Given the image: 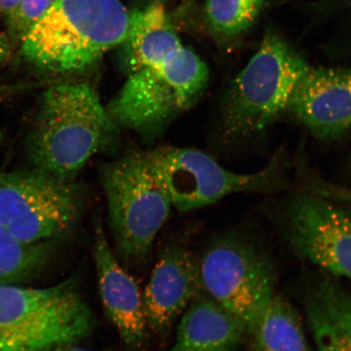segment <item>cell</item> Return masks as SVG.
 <instances>
[{
    "label": "cell",
    "instance_id": "cell-24",
    "mask_svg": "<svg viewBox=\"0 0 351 351\" xmlns=\"http://www.w3.org/2000/svg\"><path fill=\"white\" fill-rule=\"evenodd\" d=\"M77 343H69L56 346V348L49 351H91L85 348H82L76 345Z\"/></svg>",
    "mask_w": 351,
    "mask_h": 351
},
{
    "label": "cell",
    "instance_id": "cell-6",
    "mask_svg": "<svg viewBox=\"0 0 351 351\" xmlns=\"http://www.w3.org/2000/svg\"><path fill=\"white\" fill-rule=\"evenodd\" d=\"M101 181L118 252L125 261L143 260L173 208L146 153L124 156L105 165Z\"/></svg>",
    "mask_w": 351,
    "mask_h": 351
},
{
    "label": "cell",
    "instance_id": "cell-25",
    "mask_svg": "<svg viewBox=\"0 0 351 351\" xmlns=\"http://www.w3.org/2000/svg\"><path fill=\"white\" fill-rule=\"evenodd\" d=\"M0 91H1V88H0Z\"/></svg>",
    "mask_w": 351,
    "mask_h": 351
},
{
    "label": "cell",
    "instance_id": "cell-16",
    "mask_svg": "<svg viewBox=\"0 0 351 351\" xmlns=\"http://www.w3.org/2000/svg\"><path fill=\"white\" fill-rule=\"evenodd\" d=\"M182 43L164 4L154 2L133 12L128 38L121 46L127 73L143 66L160 62Z\"/></svg>",
    "mask_w": 351,
    "mask_h": 351
},
{
    "label": "cell",
    "instance_id": "cell-17",
    "mask_svg": "<svg viewBox=\"0 0 351 351\" xmlns=\"http://www.w3.org/2000/svg\"><path fill=\"white\" fill-rule=\"evenodd\" d=\"M250 351H313L300 315L276 293L249 332Z\"/></svg>",
    "mask_w": 351,
    "mask_h": 351
},
{
    "label": "cell",
    "instance_id": "cell-19",
    "mask_svg": "<svg viewBox=\"0 0 351 351\" xmlns=\"http://www.w3.org/2000/svg\"><path fill=\"white\" fill-rule=\"evenodd\" d=\"M265 3L266 0H207L206 20L219 36L234 37L251 27Z\"/></svg>",
    "mask_w": 351,
    "mask_h": 351
},
{
    "label": "cell",
    "instance_id": "cell-10",
    "mask_svg": "<svg viewBox=\"0 0 351 351\" xmlns=\"http://www.w3.org/2000/svg\"><path fill=\"white\" fill-rule=\"evenodd\" d=\"M280 223L287 243L302 260L336 278L351 280V210L314 194L287 197Z\"/></svg>",
    "mask_w": 351,
    "mask_h": 351
},
{
    "label": "cell",
    "instance_id": "cell-11",
    "mask_svg": "<svg viewBox=\"0 0 351 351\" xmlns=\"http://www.w3.org/2000/svg\"><path fill=\"white\" fill-rule=\"evenodd\" d=\"M287 111L322 139L351 128V69H311L298 82Z\"/></svg>",
    "mask_w": 351,
    "mask_h": 351
},
{
    "label": "cell",
    "instance_id": "cell-1",
    "mask_svg": "<svg viewBox=\"0 0 351 351\" xmlns=\"http://www.w3.org/2000/svg\"><path fill=\"white\" fill-rule=\"evenodd\" d=\"M132 19L121 0H56L21 39L22 55L46 73L85 72L125 42Z\"/></svg>",
    "mask_w": 351,
    "mask_h": 351
},
{
    "label": "cell",
    "instance_id": "cell-13",
    "mask_svg": "<svg viewBox=\"0 0 351 351\" xmlns=\"http://www.w3.org/2000/svg\"><path fill=\"white\" fill-rule=\"evenodd\" d=\"M93 254L105 313L123 342L138 349L143 344L147 327L143 295L133 276L117 261L99 226L95 232Z\"/></svg>",
    "mask_w": 351,
    "mask_h": 351
},
{
    "label": "cell",
    "instance_id": "cell-12",
    "mask_svg": "<svg viewBox=\"0 0 351 351\" xmlns=\"http://www.w3.org/2000/svg\"><path fill=\"white\" fill-rule=\"evenodd\" d=\"M201 291L199 263L194 256L182 245L167 247L143 295L147 326L164 333Z\"/></svg>",
    "mask_w": 351,
    "mask_h": 351
},
{
    "label": "cell",
    "instance_id": "cell-5",
    "mask_svg": "<svg viewBox=\"0 0 351 351\" xmlns=\"http://www.w3.org/2000/svg\"><path fill=\"white\" fill-rule=\"evenodd\" d=\"M93 326L72 280L46 288L0 285V351H49L77 343Z\"/></svg>",
    "mask_w": 351,
    "mask_h": 351
},
{
    "label": "cell",
    "instance_id": "cell-4",
    "mask_svg": "<svg viewBox=\"0 0 351 351\" xmlns=\"http://www.w3.org/2000/svg\"><path fill=\"white\" fill-rule=\"evenodd\" d=\"M127 74L124 84L106 106L108 116L117 129L149 138L195 105L209 80L208 65L183 45L160 62Z\"/></svg>",
    "mask_w": 351,
    "mask_h": 351
},
{
    "label": "cell",
    "instance_id": "cell-8",
    "mask_svg": "<svg viewBox=\"0 0 351 351\" xmlns=\"http://www.w3.org/2000/svg\"><path fill=\"white\" fill-rule=\"evenodd\" d=\"M146 155L172 207L181 212L207 207L238 193L274 191L283 183L280 158L258 172L241 174L223 168L197 149L161 147Z\"/></svg>",
    "mask_w": 351,
    "mask_h": 351
},
{
    "label": "cell",
    "instance_id": "cell-26",
    "mask_svg": "<svg viewBox=\"0 0 351 351\" xmlns=\"http://www.w3.org/2000/svg\"><path fill=\"white\" fill-rule=\"evenodd\" d=\"M350 1L351 2V0H350Z\"/></svg>",
    "mask_w": 351,
    "mask_h": 351
},
{
    "label": "cell",
    "instance_id": "cell-3",
    "mask_svg": "<svg viewBox=\"0 0 351 351\" xmlns=\"http://www.w3.org/2000/svg\"><path fill=\"white\" fill-rule=\"evenodd\" d=\"M311 67L304 57L267 32L256 53L230 82L219 108V133L226 143L253 141L285 110L301 77Z\"/></svg>",
    "mask_w": 351,
    "mask_h": 351
},
{
    "label": "cell",
    "instance_id": "cell-18",
    "mask_svg": "<svg viewBox=\"0 0 351 351\" xmlns=\"http://www.w3.org/2000/svg\"><path fill=\"white\" fill-rule=\"evenodd\" d=\"M51 243H24L0 226V285L17 284L38 273L49 257Z\"/></svg>",
    "mask_w": 351,
    "mask_h": 351
},
{
    "label": "cell",
    "instance_id": "cell-23",
    "mask_svg": "<svg viewBox=\"0 0 351 351\" xmlns=\"http://www.w3.org/2000/svg\"><path fill=\"white\" fill-rule=\"evenodd\" d=\"M21 0H0V16L6 20L19 7Z\"/></svg>",
    "mask_w": 351,
    "mask_h": 351
},
{
    "label": "cell",
    "instance_id": "cell-7",
    "mask_svg": "<svg viewBox=\"0 0 351 351\" xmlns=\"http://www.w3.org/2000/svg\"><path fill=\"white\" fill-rule=\"evenodd\" d=\"M197 263L203 291L238 317L249 335L278 293L269 254L247 235L231 232L213 241Z\"/></svg>",
    "mask_w": 351,
    "mask_h": 351
},
{
    "label": "cell",
    "instance_id": "cell-21",
    "mask_svg": "<svg viewBox=\"0 0 351 351\" xmlns=\"http://www.w3.org/2000/svg\"><path fill=\"white\" fill-rule=\"evenodd\" d=\"M10 54V39L5 34L0 32V66L6 62Z\"/></svg>",
    "mask_w": 351,
    "mask_h": 351
},
{
    "label": "cell",
    "instance_id": "cell-14",
    "mask_svg": "<svg viewBox=\"0 0 351 351\" xmlns=\"http://www.w3.org/2000/svg\"><path fill=\"white\" fill-rule=\"evenodd\" d=\"M247 337L245 324L202 289L184 311L167 351H241Z\"/></svg>",
    "mask_w": 351,
    "mask_h": 351
},
{
    "label": "cell",
    "instance_id": "cell-22",
    "mask_svg": "<svg viewBox=\"0 0 351 351\" xmlns=\"http://www.w3.org/2000/svg\"><path fill=\"white\" fill-rule=\"evenodd\" d=\"M333 199L339 203L351 206V190L350 189L336 186L332 191Z\"/></svg>",
    "mask_w": 351,
    "mask_h": 351
},
{
    "label": "cell",
    "instance_id": "cell-9",
    "mask_svg": "<svg viewBox=\"0 0 351 351\" xmlns=\"http://www.w3.org/2000/svg\"><path fill=\"white\" fill-rule=\"evenodd\" d=\"M79 210L73 182L34 169L0 173V226L22 243H52L71 230Z\"/></svg>",
    "mask_w": 351,
    "mask_h": 351
},
{
    "label": "cell",
    "instance_id": "cell-15",
    "mask_svg": "<svg viewBox=\"0 0 351 351\" xmlns=\"http://www.w3.org/2000/svg\"><path fill=\"white\" fill-rule=\"evenodd\" d=\"M306 285L304 308L317 351H351V293L322 271Z\"/></svg>",
    "mask_w": 351,
    "mask_h": 351
},
{
    "label": "cell",
    "instance_id": "cell-2",
    "mask_svg": "<svg viewBox=\"0 0 351 351\" xmlns=\"http://www.w3.org/2000/svg\"><path fill=\"white\" fill-rule=\"evenodd\" d=\"M97 92L85 82L43 94L27 142L34 169L72 182L117 130Z\"/></svg>",
    "mask_w": 351,
    "mask_h": 351
},
{
    "label": "cell",
    "instance_id": "cell-20",
    "mask_svg": "<svg viewBox=\"0 0 351 351\" xmlns=\"http://www.w3.org/2000/svg\"><path fill=\"white\" fill-rule=\"evenodd\" d=\"M55 1L56 0H21L16 10L6 20L11 38L21 42Z\"/></svg>",
    "mask_w": 351,
    "mask_h": 351
}]
</instances>
